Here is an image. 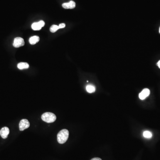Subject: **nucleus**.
Returning <instances> with one entry per match:
<instances>
[{
	"label": "nucleus",
	"mask_w": 160,
	"mask_h": 160,
	"mask_svg": "<svg viewBox=\"0 0 160 160\" xmlns=\"http://www.w3.org/2000/svg\"><path fill=\"white\" fill-rule=\"evenodd\" d=\"M69 132L66 129H63L60 131L57 134V138L58 143L60 144H64L67 141L69 138Z\"/></svg>",
	"instance_id": "1"
},
{
	"label": "nucleus",
	"mask_w": 160,
	"mask_h": 160,
	"mask_svg": "<svg viewBox=\"0 0 160 160\" xmlns=\"http://www.w3.org/2000/svg\"><path fill=\"white\" fill-rule=\"evenodd\" d=\"M41 119L45 122L50 123L54 122L56 120V117L53 113L46 112L42 115Z\"/></svg>",
	"instance_id": "2"
},
{
	"label": "nucleus",
	"mask_w": 160,
	"mask_h": 160,
	"mask_svg": "<svg viewBox=\"0 0 160 160\" xmlns=\"http://www.w3.org/2000/svg\"><path fill=\"white\" fill-rule=\"evenodd\" d=\"M30 126V123L28 120L22 119L20 121L19 123V130L20 131H23L29 128Z\"/></svg>",
	"instance_id": "3"
},
{
	"label": "nucleus",
	"mask_w": 160,
	"mask_h": 160,
	"mask_svg": "<svg viewBox=\"0 0 160 160\" xmlns=\"http://www.w3.org/2000/svg\"><path fill=\"white\" fill-rule=\"evenodd\" d=\"M24 44V41L23 38L20 37H17L14 39V43H13V46L14 47H20L21 46H23Z\"/></svg>",
	"instance_id": "4"
},
{
	"label": "nucleus",
	"mask_w": 160,
	"mask_h": 160,
	"mask_svg": "<svg viewBox=\"0 0 160 160\" xmlns=\"http://www.w3.org/2000/svg\"><path fill=\"white\" fill-rule=\"evenodd\" d=\"M150 93V91L148 88H144L139 94V97L140 100H144L149 96Z\"/></svg>",
	"instance_id": "5"
},
{
	"label": "nucleus",
	"mask_w": 160,
	"mask_h": 160,
	"mask_svg": "<svg viewBox=\"0 0 160 160\" xmlns=\"http://www.w3.org/2000/svg\"><path fill=\"white\" fill-rule=\"evenodd\" d=\"M9 133V129L7 127H3L0 130V135L3 139H6L8 137Z\"/></svg>",
	"instance_id": "6"
},
{
	"label": "nucleus",
	"mask_w": 160,
	"mask_h": 160,
	"mask_svg": "<svg viewBox=\"0 0 160 160\" xmlns=\"http://www.w3.org/2000/svg\"><path fill=\"white\" fill-rule=\"evenodd\" d=\"M63 8L66 9H73L75 7L76 3L73 1H71L68 3H65L63 4Z\"/></svg>",
	"instance_id": "7"
},
{
	"label": "nucleus",
	"mask_w": 160,
	"mask_h": 160,
	"mask_svg": "<svg viewBox=\"0 0 160 160\" xmlns=\"http://www.w3.org/2000/svg\"><path fill=\"white\" fill-rule=\"evenodd\" d=\"M39 40H40V38L38 36H33L29 38V43L32 45H34L38 42V41H39Z\"/></svg>",
	"instance_id": "8"
},
{
	"label": "nucleus",
	"mask_w": 160,
	"mask_h": 160,
	"mask_svg": "<svg viewBox=\"0 0 160 160\" xmlns=\"http://www.w3.org/2000/svg\"><path fill=\"white\" fill-rule=\"evenodd\" d=\"M17 68L21 70L28 69L29 68V65L27 63L20 62L17 65Z\"/></svg>",
	"instance_id": "9"
},
{
	"label": "nucleus",
	"mask_w": 160,
	"mask_h": 160,
	"mask_svg": "<svg viewBox=\"0 0 160 160\" xmlns=\"http://www.w3.org/2000/svg\"><path fill=\"white\" fill-rule=\"evenodd\" d=\"M32 29L34 30H39L40 29H41L42 26L41 25L39 22H35L34 23L32 24Z\"/></svg>",
	"instance_id": "10"
},
{
	"label": "nucleus",
	"mask_w": 160,
	"mask_h": 160,
	"mask_svg": "<svg viewBox=\"0 0 160 160\" xmlns=\"http://www.w3.org/2000/svg\"><path fill=\"white\" fill-rule=\"evenodd\" d=\"M86 89L87 91V92H88V93H94L95 90H96V88L94 86L91 85H89L86 86Z\"/></svg>",
	"instance_id": "11"
},
{
	"label": "nucleus",
	"mask_w": 160,
	"mask_h": 160,
	"mask_svg": "<svg viewBox=\"0 0 160 160\" xmlns=\"http://www.w3.org/2000/svg\"><path fill=\"white\" fill-rule=\"evenodd\" d=\"M143 136L145 138H150L152 137V133L151 132L149 131H145L143 133Z\"/></svg>",
	"instance_id": "12"
},
{
	"label": "nucleus",
	"mask_w": 160,
	"mask_h": 160,
	"mask_svg": "<svg viewBox=\"0 0 160 160\" xmlns=\"http://www.w3.org/2000/svg\"><path fill=\"white\" fill-rule=\"evenodd\" d=\"M59 29V28L58 25L54 24V25H53L51 26L50 28V31L52 33H55Z\"/></svg>",
	"instance_id": "13"
},
{
	"label": "nucleus",
	"mask_w": 160,
	"mask_h": 160,
	"mask_svg": "<svg viewBox=\"0 0 160 160\" xmlns=\"http://www.w3.org/2000/svg\"><path fill=\"white\" fill-rule=\"evenodd\" d=\"M58 27H59V29H62V28H64L66 27V24H64V23H61V24H60L58 25Z\"/></svg>",
	"instance_id": "14"
},
{
	"label": "nucleus",
	"mask_w": 160,
	"mask_h": 160,
	"mask_svg": "<svg viewBox=\"0 0 160 160\" xmlns=\"http://www.w3.org/2000/svg\"><path fill=\"white\" fill-rule=\"evenodd\" d=\"M39 23H40L41 25L42 26V27H44V24H45V23H44V21H39Z\"/></svg>",
	"instance_id": "15"
},
{
	"label": "nucleus",
	"mask_w": 160,
	"mask_h": 160,
	"mask_svg": "<svg viewBox=\"0 0 160 160\" xmlns=\"http://www.w3.org/2000/svg\"><path fill=\"white\" fill-rule=\"evenodd\" d=\"M91 160H102L101 159V158H98V157H95V158H93Z\"/></svg>",
	"instance_id": "16"
},
{
	"label": "nucleus",
	"mask_w": 160,
	"mask_h": 160,
	"mask_svg": "<svg viewBox=\"0 0 160 160\" xmlns=\"http://www.w3.org/2000/svg\"><path fill=\"white\" fill-rule=\"evenodd\" d=\"M157 66H158L159 68L160 69V60L157 63Z\"/></svg>",
	"instance_id": "17"
},
{
	"label": "nucleus",
	"mask_w": 160,
	"mask_h": 160,
	"mask_svg": "<svg viewBox=\"0 0 160 160\" xmlns=\"http://www.w3.org/2000/svg\"><path fill=\"white\" fill-rule=\"evenodd\" d=\"M159 33H160V29H159Z\"/></svg>",
	"instance_id": "18"
}]
</instances>
